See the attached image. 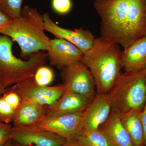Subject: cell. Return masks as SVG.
Here are the masks:
<instances>
[{
  "instance_id": "cell-16",
  "label": "cell",
  "mask_w": 146,
  "mask_h": 146,
  "mask_svg": "<svg viewBox=\"0 0 146 146\" xmlns=\"http://www.w3.org/2000/svg\"><path fill=\"white\" fill-rule=\"evenodd\" d=\"M48 106L22 100L13 121L14 126H36L46 117Z\"/></svg>"
},
{
  "instance_id": "cell-24",
  "label": "cell",
  "mask_w": 146,
  "mask_h": 146,
  "mask_svg": "<svg viewBox=\"0 0 146 146\" xmlns=\"http://www.w3.org/2000/svg\"><path fill=\"white\" fill-rule=\"evenodd\" d=\"M12 126L11 124L0 121V146H3L11 139Z\"/></svg>"
},
{
  "instance_id": "cell-23",
  "label": "cell",
  "mask_w": 146,
  "mask_h": 146,
  "mask_svg": "<svg viewBox=\"0 0 146 146\" xmlns=\"http://www.w3.org/2000/svg\"><path fill=\"white\" fill-rule=\"evenodd\" d=\"M72 0H52V8L59 15L68 14L72 10Z\"/></svg>"
},
{
  "instance_id": "cell-26",
  "label": "cell",
  "mask_w": 146,
  "mask_h": 146,
  "mask_svg": "<svg viewBox=\"0 0 146 146\" xmlns=\"http://www.w3.org/2000/svg\"><path fill=\"white\" fill-rule=\"evenodd\" d=\"M12 19L0 10V31L3 27Z\"/></svg>"
},
{
  "instance_id": "cell-10",
  "label": "cell",
  "mask_w": 146,
  "mask_h": 146,
  "mask_svg": "<svg viewBox=\"0 0 146 146\" xmlns=\"http://www.w3.org/2000/svg\"><path fill=\"white\" fill-rule=\"evenodd\" d=\"M112 111L108 94L97 93L84 110L80 130H96L106 121Z\"/></svg>"
},
{
  "instance_id": "cell-2",
  "label": "cell",
  "mask_w": 146,
  "mask_h": 146,
  "mask_svg": "<svg viewBox=\"0 0 146 146\" xmlns=\"http://www.w3.org/2000/svg\"><path fill=\"white\" fill-rule=\"evenodd\" d=\"M45 31L43 15L36 9L25 5L21 16L6 24L0 34L8 36L17 42L21 48V56L25 58L49 50L51 39Z\"/></svg>"
},
{
  "instance_id": "cell-22",
  "label": "cell",
  "mask_w": 146,
  "mask_h": 146,
  "mask_svg": "<svg viewBox=\"0 0 146 146\" xmlns=\"http://www.w3.org/2000/svg\"><path fill=\"white\" fill-rule=\"evenodd\" d=\"M2 97L8 104L17 111L21 106L22 99L14 86L6 89Z\"/></svg>"
},
{
  "instance_id": "cell-20",
  "label": "cell",
  "mask_w": 146,
  "mask_h": 146,
  "mask_svg": "<svg viewBox=\"0 0 146 146\" xmlns=\"http://www.w3.org/2000/svg\"><path fill=\"white\" fill-rule=\"evenodd\" d=\"M33 78L39 85L48 86L53 81L54 74L51 68L43 65L37 69Z\"/></svg>"
},
{
  "instance_id": "cell-30",
  "label": "cell",
  "mask_w": 146,
  "mask_h": 146,
  "mask_svg": "<svg viewBox=\"0 0 146 146\" xmlns=\"http://www.w3.org/2000/svg\"><path fill=\"white\" fill-rule=\"evenodd\" d=\"M13 146H25L23 145H19L17 143H15V142H13Z\"/></svg>"
},
{
  "instance_id": "cell-12",
  "label": "cell",
  "mask_w": 146,
  "mask_h": 146,
  "mask_svg": "<svg viewBox=\"0 0 146 146\" xmlns=\"http://www.w3.org/2000/svg\"><path fill=\"white\" fill-rule=\"evenodd\" d=\"M47 54L51 65L62 70L68 65L81 61L84 53L70 42L55 38L50 39Z\"/></svg>"
},
{
  "instance_id": "cell-32",
  "label": "cell",
  "mask_w": 146,
  "mask_h": 146,
  "mask_svg": "<svg viewBox=\"0 0 146 146\" xmlns=\"http://www.w3.org/2000/svg\"><path fill=\"white\" fill-rule=\"evenodd\" d=\"M145 78H146V68L145 70Z\"/></svg>"
},
{
  "instance_id": "cell-8",
  "label": "cell",
  "mask_w": 146,
  "mask_h": 146,
  "mask_svg": "<svg viewBox=\"0 0 146 146\" xmlns=\"http://www.w3.org/2000/svg\"><path fill=\"white\" fill-rule=\"evenodd\" d=\"M10 138L13 142L25 146H62L66 139L35 126L12 127Z\"/></svg>"
},
{
  "instance_id": "cell-21",
  "label": "cell",
  "mask_w": 146,
  "mask_h": 146,
  "mask_svg": "<svg viewBox=\"0 0 146 146\" xmlns=\"http://www.w3.org/2000/svg\"><path fill=\"white\" fill-rule=\"evenodd\" d=\"M16 110L13 109L0 96V121L11 124L16 116Z\"/></svg>"
},
{
  "instance_id": "cell-29",
  "label": "cell",
  "mask_w": 146,
  "mask_h": 146,
  "mask_svg": "<svg viewBox=\"0 0 146 146\" xmlns=\"http://www.w3.org/2000/svg\"><path fill=\"white\" fill-rule=\"evenodd\" d=\"M5 90L6 89H5L4 87H3L1 85H0V96L4 93Z\"/></svg>"
},
{
  "instance_id": "cell-9",
  "label": "cell",
  "mask_w": 146,
  "mask_h": 146,
  "mask_svg": "<svg viewBox=\"0 0 146 146\" xmlns=\"http://www.w3.org/2000/svg\"><path fill=\"white\" fill-rule=\"evenodd\" d=\"M45 31L56 38L67 40L80 49L83 53L92 47L96 38L89 30L81 28L70 29L59 26L52 21L47 13L43 15Z\"/></svg>"
},
{
  "instance_id": "cell-7",
  "label": "cell",
  "mask_w": 146,
  "mask_h": 146,
  "mask_svg": "<svg viewBox=\"0 0 146 146\" xmlns=\"http://www.w3.org/2000/svg\"><path fill=\"white\" fill-rule=\"evenodd\" d=\"M13 86L22 100L48 107L56 102L67 89L63 83L54 86H41L36 83L33 77Z\"/></svg>"
},
{
  "instance_id": "cell-5",
  "label": "cell",
  "mask_w": 146,
  "mask_h": 146,
  "mask_svg": "<svg viewBox=\"0 0 146 146\" xmlns=\"http://www.w3.org/2000/svg\"><path fill=\"white\" fill-rule=\"evenodd\" d=\"M107 94L112 110L119 115L142 111L146 102L145 70L121 74Z\"/></svg>"
},
{
  "instance_id": "cell-1",
  "label": "cell",
  "mask_w": 146,
  "mask_h": 146,
  "mask_svg": "<svg viewBox=\"0 0 146 146\" xmlns=\"http://www.w3.org/2000/svg\"><path fill=\"white\" fill-rule=\"evenodd\" d=\"M94 7L106 41L124 49L146 35V0H103L94 2Z\"/></svg>"
},
{
  "instance_id": "cell-6",
  "label": "cell",
  "mask_w": 146,
  "mask_h": 146,
  "mask_svg": "<svg viewBox=\"0 0 146 146\" xmlns=\"http://www.w3.org/2000/svg\"><path fill=\"white\" fill-rule=\"evenodd\" d=\"M60 76L67 90L85 97L90 101L96 95L94 77L82 61L63 68Z\"/></svg>"
},
{
  "instance_id": "cell-19",
  "label": "cell",
  "mask_w": 146,
  "mask_h": 146,
  "mask_svg": "<svg viewBox=\"0 0 146 146\" xmlns=\"http://www.w3.org/2000/svg\"><path fill=\"white\" fill-rule=\"evenodd\" d=\"M24 0H0V10L11 19L21 16Z\"/></svg>"
},
{
  "instance_id": "cell-25",
  "label": "cell",
  "mask_w": 146,
  "mask_h": 146,
  "mask_svg": "<svg viewBox=\"0 0 146 146\" xmlns=\"http://www.w3.org/2000/svg\"><path fill=\"white\" fill-rule=\"evenodd\" d=\"M141 117L143 127L145 145L146 146V102L143 110L141 111Z\"/></svg>"
},
{
  "instance_id": "cell-4",
  "label": "cell",
  "mask_w": 146,
  "mask_h": 146,
  "mask_svg": "<svg viewBox=\"0 0 146 146\" xmlns=\"http://www.w3.org/2000/svg\"><path fill=\"white\" fill-rule=\"evenodd\" d=\"M13 41L0 35V85L5 89L34 76L37 69L44 65L47 53L39 52L32 54L27 60L13 54Z\"/></svg>"
},
{
  "instance_id": "cell-17",
  "label": "cell",
  "mask_w": 146,
  "mask_h": 146,
  "mask_svg": "<svg viewBox=\"0 0 146 146\" xmlns=\"http://www.w3.org/2000/svg\"><path fill=\"white\" fill-rule=\"evenodd\" d=\"M141 111H132L120 115L123 124L129 133L133 146H145Z\"/></svg>"
},
{
  "instance_id": "cell-28",
  "label": "cell",
  "mask_w": 146,
  "mask_h": 146,
  "mask_svg": "<svg viewBox=\"0 0 146 146\" xmlns=\"http://www.w3.org/2000/svg\"><path fill=\"white\" fill-rule=\"evenodd\" d=\"M3 146H13V141L10 139Z\"/></svg>"
},
{
  "instance_id": "cell-14",
  "label": "cell",
  "mask_w": 146,
  "mask_h": 146,
  "mask_svg": "<svg viewBox=\"0 0 146 146\" xmlns=\"http://www.w3.org/2000/svg\"><path fill=\"white\" fill-rule=\"evenodd\" d=\"M121 66L125 72H133L146 68V35L136 39L121 52Z\"/></svg>"
},
{
  "instance_id": "cell-13",
  "label": "cell",
  "mask_w": 146,
  "mask_h": 146,
  "mask_svg": "<svg viewBox=\"0 0 146 146\" xmlns=\"http://www.w3.org/2000/svg\"><path fill=\"white\" fill-rule=\"evenodd\" d=\"M91 101L87 98L66 89L64 94L47 108V117L71 115L84 112Z\"/></svg>"
},
{
  "instance_id": "cell-11",
  "label": "cell",
  "mask_w": 146,
  "mask_h": 146,
  "mask_svg": "<svg viewBox=\"0 0 146 146\" xmlns=\"http://www.w3.org/2000/svg\"><path fill=\"white\" fill-rule=\"evenodd\" d=\"M84 111L56 117L46 116L36 126L65 139H74L80 131V125Z\"/></svg>"
},
{
  "instance_id": "cell-18",
  "label": "cell",
  "mask_w": 146,
  "mask_h": 146,
  "mask_svg": "<svg viewBox=\"0 0 146 146\" xmlns=\"http://www.w3.org/2000/svg\"><path fill=\"white\" fill-rule=\"evenodd\" d=\"M82 146H110L99 129L96 130H80L74 138Z\"/></svg>"
},
{
  "instance_id": "cell-15",
  "label": "cell",
  "mask_w": 146,
  "mask_h": 146,
  "mask_svg": "<svg viewBox=\"0 0 146 146\" xmlns=\"http://www.w3.org/2000/svg\"><path fill=\"white\" fill-rule=\"evenodd\" d=\"M99 129L107 138L110 146H133L130 135L123 124L120 115L113 110Z\"/></svg>"
},
{
  "instance_id": "cell-31",
  "label": "cell",
  "mask_w": 146,
  "mask_h": 146,
  "mask_svg": "<svg viewBox=\"0 0 146 146\" xmlns=\"http://www.w3.org/2000/svg\"><path fill=\"white\" fill-rule=\"evenodd\" d=\"M94 2H99L100 1H103V0H93Z\"/></svg>"
},
{
  "instance_id": "cell-33",
  "label": "cell",
  "mask_w": 146,
  "mask_h": 146,
  "mask_svg": "<svg viewBox=\"0 0 146 146\" xmlns=\"http://www.w3.org/2000/svg\"></svg>"
},
{
  "instance_id": "cell-27",
  "label": "cell",
  "mask_w": 146,
  "mask_h": 146,
  "mask_svg": "<svg viewBox=\"0 0 146 146\" xmlns=\"http://www.w3.org/2000/svg\"><path fill=\"white\" fill-rule=\"evenodd\" d=\"M62 146H82L75 139H66L65 143Z\"/></svg>"
},
{
  "instance_id": "cell-3",
  "label": "cell",
  "mask_w": 146,
  "mask_h": 146,
  "mask_svg": "<svg viewBox=\"0 0 146 146\" xmlns=\"http://www.w3.org/2000/svg\"><path fill=\"white\" fill-rule=\"evenodd\" d=\"M121 52L119 45L100 36L84 53L81 61L94 77L97 93L107 94L115 85L121 74Z\"/></svg>"
}]
</instances>
